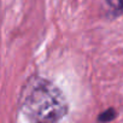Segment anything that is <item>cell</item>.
<instances>
[{"label": "cell", "instance_id": "cell-1", "mask_svg": "<svg viewBox=\"0 0 123 123\" xmlns=\"http://www.w3.org/2000/svg\"><path fill=\"white\" fill-rule=\"evenodd\" d=\"M21 110L34 123H58L69 110L68 101L52 82L35 77L21 94Z\"/></svg>", "mask_w": 123, "mask_h": 123}, {"label": "cell", "instance_id": "cell-2", "mask_svg": "<svg viewBox=\"0 0 123 123\" xmlns=\"http://www.w3.org/2000/svg\"><path fill=\"white\" fill-rule=\"evenodd\" d=\"M116 116H117L116 110L112 109V107H110V109L105 110L104 112H101V113L99 115L98 122H100V123H107V122H111L112 119H115Z\"/></svg>", "mask_w": 123, "mask_h": 123}, {"label": "cell", "instance_id": "cell-3", "mask_svg": "<svg viewBox=\"0 0 123 123\" xmlns=\"http://www.w3.org/2000/svg\"><path fill=\"white\" fill-rule=\"evenodd\" d=\"M105 1L116 15L123 12V0H105Z\"/></svg>", "mask_w": 123, "mask_h": 123}]
</instances>
